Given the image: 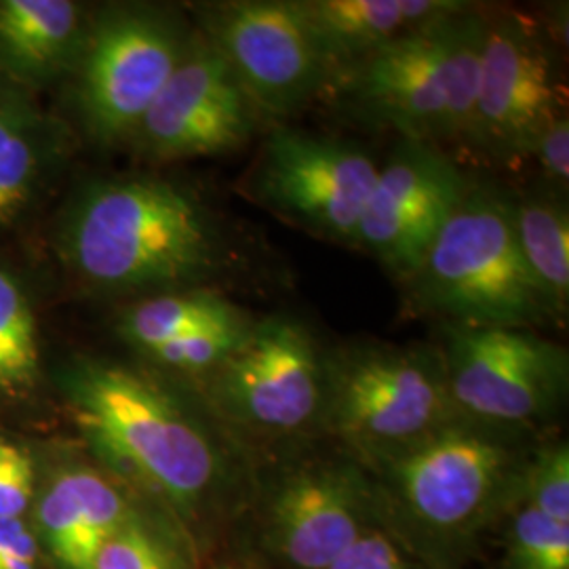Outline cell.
Listing matches in <instances>:
<instances>
[{
    "mask_svg": "<svg viewBox=\"0 0 569 569\" xmlns=\"http://www.w3.org/2000/svg\"><path fill=\"white\" fill-rule=\"evenodd\" d=\"M140 500L89 453L68 456L39 475L28 521L56 568L89 569Z\"/></svg>",
    "mask_w": 569,
    "mask_h": 569,
    "instance_id": "2e32d148",
    "label": "cell"
},
{
    "mask_svg": "<svg viewBox=\"0 0 569 569\" xmlns=\"http://www.w3.org/2000/svg\"><path fill=\"white\" fill-rule=\"evenodd\" d=\"M439 348L467 418L540 435L566 406L568 350L531 329L443 326Z\"/></svg>",
    "mask_w": 569,
    "mask_h": 569,
    "instance_id": "9c48e42d",
    "label": "cell"
},
{
    "mask_svg": "<svg viewBox=\"0 0 569 569\" xmlns=\"http://www.w3.org/2000/svg\"><path fill=\"white\" fill-rule=\"evenodd\" d=\"M41 378L39 323L16 274L0 268V395L20 397Z\"/></svg>",
    "mask_w": 569,
    "mask_h": 569,
    "instance_id": "603a6c76",
    "label": "cell"
},
{
    "mask_svg": "<svg viewBox=\"0 0 569 569\" xmlns=\"http://www.w3.org/2000/svg\"><path fill=\"white\" fill-rule=\"evenodd\" d=\"M502 569H569V526L517 502L496 529Z\"/></svg>",
    "mask_w": 569,
    "mask_h": 569,
    "instance_id": "cb8c5ba5",
    "label": "cell"
},
{
    "mask_svg": "<svg viewBox=\"0 0 569 569\" xmlns=\"http://www.w3.org/2000/svg\"><path fill=\"white\" fill-rule=\"evenodd\" d=\"M60 244L82 281L119 291L207 287L232 260L213 211L190 190L152 176L87 186L70 204Z\"/></svg>",
    "mask_w": 569,
    "mask_h": 569,
    "instance_id": "3957f363",
    "label": "cell"
},
{
    "mask_svg": "<svg viewBox=\"0 0 569 569\" xmlns=\"http://www.w3.org/2000/svg\"><path fill=\"white\" fill-rule=\"evenodd\" d=\"M203 561L192 536L171 515L140 500L89 569H201Z\"/></svg>",
    "mask_w": 569,
    "mask_h": 569,
    "instance_id": "44dd1931",
    "label": "cell"
},
{
    "mask_svg": "<svg viewBox=\"0 0 569 569\" xmlns=\"http://www.w3.org/2000/svg\"><path fill=\"white\" fill-rule=\"evenodd\" d=\"M468 186L441 148L401 140L380 164L357 247L409 283Z\"/></svg>",
    "mask_w": 569,
    "mask_h": 569,
    "instance_id": "9a60e30c",
    "label": "cell"
},
{
    "mask_svg": "<svg viewBox=\"0 0 569 569\" xmlns=\"http://www.w3.org/2000/svg\"><path fill=\"white\" fill-rule=\"evenodd\" d=\"M192 34L163 11L119 7L96 21L77 60V108L100 143L136 133Z\"/></svg>",
    "mask_w": 569,
    "mask_h": 569,
    "instance_id": "30bf717a",
    "label": "cell"
},
{
    "mask_svg": "<svg viewBox=\"0 0 569 569\" xmlns=\"http://www.w3.org/2000/svg\"><path fill=\"white\" fill-rule=\"evenodd\" d=\"M84 37L70 0H0V79L18 89L51 81L77 63Z\"/></svg>",
    "mask_w": 569,
    "mask_h": 569,
    "instance_id": "ac0fdd59",
    "label": "cell"
},
{
    "mask_svg": "<svg viewBox=\"0 0 569 569\" xmlns=\"http://www.w3.org/2000/svg\"><path fill=\"white\" fill-rule=\"evenodd\" d=\"M41 164V119L16 84L0 79V230L30 201Z\"/></svg>",
    "mask_w": 569,
    "mask_h": 569,
    "instance_id": "7402d4cb",
    "label": "cell"
},
{
    "mask_svg": "<svg viewBox=\"0 0 569 569\" xmlns=\"http://www.w3.org/2000/svg\"><path fill=\"white\" fill-rule=\"evenodd\" d=\"M251 321L243 308L232 305L213 287L161 291L124 308L119 336L142 357L164 345L203 329L241 326Z\"/></svg>",
    "mask_w": 569,
    "mask_h": 569,
    "instance_id": "d6986e66",
    "label": "cell"
},
{
    "mask_svg": "<svg viewBox=\"0 0 569 569\" xmlns=\"http://www.w3.org/2000/svg\"><path fill=\"white\" fill-rule=\"evenodd\" d=\"M488 9H462L338 72L346 100L406 142L468 143Z\"/></svg>",
    "mask_w": 569,
    "mask_h": 569,
    "instance_id": "5b68a950",
    "label": "cell"
},
{
    "mask_svg": "<svg viewBox=\"0 0 569 569\" xmlns=\"http://www.w3.org/2000/svg\"><path fill=\"white\" fill-rule=\"evenodd\" d=\"M376 526L367 468L317 439L256 456L251 502L234 536L268 569H327Z\"/></svg>",
    "mask_w": 569,
    "mask_h": 569,
    "instance_id": "277c9868",
    "label": "cell"
},
{
    "mask_svg": "<svg viewBox=\"0 0 569 569\" xmlns=\"http://www.w3.org/2000/svg\"><path fill=\"white\" fill-rule=\"evenodd\" d=\"M258 117L224 56L197 32L131 140L161 161L218 157L241 150Z\"/></svg>",
    "mask_w": 569,
    "mask_h": 569,
    "instance_id": "5bb4252c",
    "label": "cell"
},
{
    "mask_svg": "<svg viewBox=\"0 0 569 569\" xmlns=\"http://www.w3.org/2000/svg\"><path fill=\"white\" fill-rule=\"evenodd\" d=\"M536 163L540 164L545 178L557 188L561 183L566 186L569 180V119L568 114L557 119L550 124L549 129L540 136V140L533 146L531 157Z\"/></svg>",
    "mask_w": 569,
    "mask_h": 569,
    "instance_id": "f546056e",
    "label": "cell"
},
{
    "mask_svg": "<svg viewBox=\"0 0 569 569\" xmlns=\"http://www.w3.org/2000/svg\"><path fill=\"white\" fill-rule=\"evenodd\" d=\"M327 569H422L382 526L367 529Z\"/></svg>",
    "mask_w": 569,
    "mask_h": 569,
    "instance_id": "83f0119b",
    "label": "cell"
},
{
    "mask_svg": "<svg viewBox=\"0 0 569 569\" xmlns=\"http://www.w3.org/2000/svg\"><path fill=\"white\" fill-rule=\"evenodd\" d=\"M566 114V84L545 30L517 11L488 9L468 146L502 163L529 159Z\"/></svg>",
    "mask_w": 569,
    "mask_h": 569,
    "instance_id": "8fae6325",
    "label": "cell"
},
{
    "mask_svg": "<svg viewBox=\"0 0 569 569\" xmlns=\"http://www.w3.org/2000/svg\"><path fill=\"white\" fill-rule=\"evenodd\" d=\"M42 557L28 519L0 521V569H41Z\"/></svg>",
    "mask_w": 569,
    "mask_h": 569,
    "instance_id": "f1b7e54d",
    "label": "cell"
},
{
    "mask_svg": "<svg viewBox=\"0 0 569 569\" xmlns=\"http://www.w3.org/2000/svg\"><path fill=\"white\" fill-rule=\"evenodd\" d=\"M512 224L519 251L555 323L566 321L569 306V213L559 197L528 194L512 199Z\"/></svg>",
    "mask_w": 569,
    "mask_h": 569,
    "instance_id": "ffe728a7",
    "label": "cell"
},
{
    "mask_svg": "<svg viewBox=\"0 0 569 569\" xmlns=\"http://www.w3.org/2000/svg\"><path fill=\"white\" fill-rule=\"evenodd\" d=\"M460 416L439 346L371 340L326 350L321 439L363 467L422 441Z\"/></svg>",
    "mask_w": 569,
    "mask_h": 569,
    "instance_id": "52a82bcc",
    "label": "cell"
},
{
    "mask_svg": "<svg viewBox=\"0 0 569 569\" xmlns=\"http://www.w3.org/2000/svg\"><path fill=\"white\" fill-rule=\"evenodd\" d=\"M465 4L462 0H298L331 79Z\"/></svg>",
    "mask_w": 569,
    "mask_h": 569,
    "instance_id": "e0dca14e",
    "label": "cell"
},
{
    "mask_svg": "<svg viewBox=\"0 0 569 569\" xmlns=\"http://www.w3.org/2000/svg\"><path fill=\"white\" fill-rule=\"evenodd\" d=\"M61 395L87 453L182 526L207 559L239 531L256 456L192 390L106 359L63 367Z\"/></svg>",
    "mask_w": 569,
    "mask_h": 569,
    "instance_id": "6da1fadb",
    "label": "cell"
},
{
    "mask_svg": "<svg viewBox=\"0 0 569 569\" xmlns=\"http://www.w3.org/2000/svg\"><path fill=\"white\" fill-rule=\"evenodd\" d=\"M407 284L413 310L443 319V326L533 331L552 323L517 244L512 197L491 186H468Z\"/></svg>",
    "mask_w": 569,
    "mask_h": 569,
    "instance_id": "8992f818",
    "label": "cell"
},
{
    "mask_svg": "<svg viewBox=\"0 0 569 569\" xmlns=\"http://www.w3.org/2000/svg\"><path fill=\"white\" fill-rule=\"evenodd\" d=\"M201 569H268L264 563L232 536L224 547L213 550L203 561Z\"/></svg>",
    "mask_w": 569,
    "mask_h": 569,
    "instance_id": "4dcf8cb0",
    "label": "cell"
},
{
    "mask_svg": "<svg viewBox=\"0 0 569 569\" xmlns=\"http://www.w3.org/2000/svg\"><path fill=\"white\" fill-rule=\"evenodd\" d=\"M521 502L569 526V448L566 439H540L529 458Z\"/></svg>",
    "mask_w": 569,
    "mask_h": 569,
    "instance_id": "484cf974",
    "label": "cell"
},
{
    "mask_svg": "<svg viewBox=\"0 0 569 569\" xmlns=\"http://www.w3.org/2000/svg\"><path fill=\"white\" fill-rule=\"evenodd\" d=\"M251 323L253 319L241 326L213 327L197 331L182 340L152 350L150 355H146V359L159 371L186 378L192 387H197L213 369L222 366L234 352V348L243 342Z\"/></svg>",
    "mask_w": 569,
    "mask_h": 569,
    "instance_id": "d4e9b609",
    "label": "cell"
},
{
    "mask_svg": "<svg viewBox=\"0 0 569 569\" xmlns=\"http://www.w3.org/2000/svg\"><path fill=\"white\" fill-rule=\"evenodd\" d=\"M542 435L467 416L373 465L380 526L422 569H465L519 500Z\"/></svg>",
    "mask_w": 569,
    "mask_h": 569,
    "instance_id": "7a4b0ae2",
    "label": "cell"
},
{
    "mask_svg": "<svg viewBox=\"0 0 569 569\" xmlns=\"http://www.w3.org/2000/svg\"><path fill=\"white\" fill-rule=\"evenodd\" d=\"M326 346L291 315L253 319L243 342L192 390L253 456L321 439Z\"/></svg>",
    "mask_w": 569,
    "mask_h": 569,
    "instance_id": "ba28073f",
    "label": "cell"
},
{
    "mask_svg": "<svg viewBox=\"0 0 569 569\" xmlns=\"http://www.w3.org/2000/svg\"><path fill=\"white\" fill-rule=\"evenodd\" d=\"M39 475L37 458L30 449L0 437V521L28 519Z\"/></svg>",
    "mask_w": 569,
    "mask_h": 569,
    "instance_id": "4316f807",
    "label": "cell"
},
{
    "mask_svg": "<svg viewBox=\"0 0 569 569\" xmlns=\"http://www.w3.org/2000/svg\"><path fill=\"white\" fill-rule=\"evenodd\" d=\"M380 164L355 143L279 127L251 171V194L287 222L357 244Z\"/></svg>",
    "mask_w": 569,
    "mask_h": 569,
    "instance_id": "7c38bea8",
    "label": "cell"
},
{
    "mask_svg": "<svg viewBox=\"0 0 569 569\" xmlns=\"http://www.w3.org/2000/svg\"><path fill=\"white\" fill-rule=\"evenodd\" d=\"M201 18V34L224 56L260 114L291 117L331 81L298 0L213 2Z\"/></svg>",
    "mask_w": 569,
    "mask_h": 569,
    "instance_id": "4fadbf2b",
    "label": "cell"
}]
</instances>
